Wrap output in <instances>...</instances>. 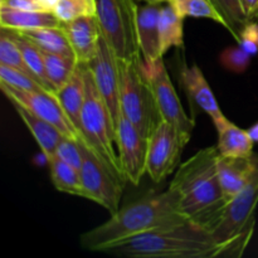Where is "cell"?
<instances>
[{
    "mask_svg": "<svg viewBox=\"0 0 258 258\" xmlns=\"http://www.w3.org/2000/svg\"><path fill=\"white\" fill-rule=\"evenodd\" d=\"M189 222L181 212L179 199L170 188L159 194L141 197L121 207L105 223L81 234V247L100 252L115 242Z\"/></svg>",
    "mask_w": 258,
    "mask_h": 258,
    "instance_id": "obj_1",
    "label": "cell"
},
{
    "mask_svg": "<svg viewBox=\"0 0 258 258\" xmlns=\"http://www.w3.org/2000/svg\"><path fill=\"white\" fill-rule=\"evenodd\" d=\"M218 156L217 146L202 149L179 166L169 185L188 221L207 231L226 204L217 169Z\"/></svg>",
    "mask_w": 258,
    "mask_h": 258,
    "instance_id": "obj_2",
    "label": "cell"
},
{
    "mask_svg": "<svg viewBox=\"0 0 258 258\" xmlns=\"http://www.w3.org/2000/svg\"><path fill=\"white\" fill-rule=\"evenodd\" d=\"M100 252L128 258H216L224 256L208 231L191 222L138 234Z\"/></svg>",
    "mask_w": 258,
    "mask_h": 258,
    "instance_id": "obj_3",
    "label": "cell"
},
{
    "mask_svg": "<svg viewBox=\"0 0 258 258\" xmlns=\"http://www.w3.org/2000/svg\"><path fill=\"white\" fill-rule=\"evenodd\" d=\"M258 204V168L249 183L227 202L208 228L214 241L224 248L223 257H239L248 246L254 231Z\"/></svg>",
    "mask_w": 258,
    "mask_h": 258,
    "instance_id": "obj_4",
    "label": "cell"
},
{
    "mask_svg": "<svg viewBox=\"0 0 258 258\" xmlns=\"http://www.w3.org/2000/svg\"><path fill=\"white\" fill-rule=\"evenodd\" d=\"M85 64L86 97L81 113L82 135L88 149L93 151L107 168L125 183L120 159L116 153V131L105 100L101 96L87 63Z\"/></svg>",
    "mask_w": 258,
    "mask_h": 258,
    "instance_id": "obj_5",
    "label": "cell"
},
{
    "mask_svg": "<svg viewBox=\"0 0 258 258\" xmlns=\"http://www.w3.org/2000/svg\"><path fill=\"white\" fill-rule=\"evenodd\" d=\"M117 67L122 115L148 139L163 118L144 71L143 57L117 59Z\"/></svg>",
    "mask_w": 258,
    "mask_h": 258,
    "instance_id": "obj_6",
    "label": "cell"
},
{
    "mask_svg": "<svg viewBox=\"0 0 258 258\" xmlns=\"http://www.w3.org/2000/svg\"><path fill=\"white\" fill-rule=\"evenodd\" d=\"M101 34L117 59L141 55L138 35V0H95Z\"/></svg>",
    "mask_w": 258,
    "mask_h": 258,
    "instance_id": "obj_7",
    "label": "cell"
},
{
    "mask_svg": "<svg viewBox=\"0 0 258 258\" xmlns=\"http://www.w3.org/2000/svg\"><path fill=\"white\" fill-rule=\"evenodd\" d=\"M144 71L153 90L161 118L175 126L183 140L188 144L191 139L196 122L194 118L189 117L184 111L163 58H159L151 63H144Z\"/></svg>",
    "mask_w": 258,
    "mask_h": 258,
    "instance_id": "obj_8",
    "label": "cell"
},
{
    "mask_svg": "<svg viewBox=\"0 0 258 258\" xmlns=\"http://www.w3.org/2000/svg\"><path fill=\"white\" fill-rule=\"evenodd\" d=\"M82 165L80 175L88 201L100 204L110 214L120 209L123 181L118 179L91 149L81 144Z\"/></svg>",
    "mask_w": 258,
    "mask_h": 258,
    "instance_id": "obj_9",
    "label": "cell"
},
{
    "mask_svg": "<svg viewBox=\"0 0 258 258\" xmlns=\"http://www.w3.org/2000/svg\"><path fill=\"white\" fill-rule=\"evenodd\" d=\"M185 141L175 126L161 120L148 138L146 173L154 183H161L178 166Z\"/></svg>",
    "mask_w": 258,
    "mask_h": 258,
    "instance_id": "obj_10",
    "label": "cell"
},
{
    "mask_svg": "<svg viewBox=\"0 0 258 258\" xmlns=\"http://www.w3.org/2000/svg\"><path fill=\"white\" fill-rule=\"evenodd\" d=\"M0 88L9 101L20 103L23 107L34 113L35 116L55 126L64 136L83 144L82 138L72 121L68 118L55 93L48 92V91L17 90L2 82H0Z\"/></svg>",
    "mask_w": 258,
    "mask_h": 258,
    "instance_id": "obj_11",
    "label": "cell"
},
{
    "mask_svg": "<svg viewBox=\"0 0 258 258\" xmlns=\"http://www.w3.org/2000/svg\"><path fill=\"white\" fill-rule=\"evenodd\" d=\"M87 64L95 78L96 86L107 105L116 131L121 116H122L117 58L102 35H101L97 53Z\"/></svg>",
    "mask_w": 258,
    "mask_h": 258,
    "instance_id": "obj_12",
    "label": "cell"
},
{
    "mask_svg": "<svg viewBox=\"0 0 258 258\" xmlns=\"http://www.w3.org/2000/svg\"><path fill=\"white\" fill-rule=\"evenodd\" d=\"M116 148L123 178L134 185H139L146 174L148 139L123 115L116 128Z\"/></svg>",
    "mask_w": 258,
    "mask_h": 258,
    "instance_id": "obj_13",
    "label": "cell"
},
{
    "mask_svg": "<svg viewBox=\"0 0 258 258\" xmlns=\"http://www.w3.org/2000/svg\"><path fill=\"white\" fill-rule=\"evenodd\" d=\"M179 82L188 97L190 107L194 110L193 117L196 118L197 111H203L213 121L217 131L221 130L227 122L228 118L224 116L216 100L211 86L207 82L203 72L197 64L186 66L184 64L180 70Z\"/></svg>",
    "mask_w": 258,
    "mask_h": 258,
    "instance_id": "obj_14",
    "label": "cell"
},
{
    "mask_svg": "<svg viewBox=\"0 0 258 258\" xmlns=\"http://www.w3.org/2000/svg\"><path fill=\"white\" fill-rule=\"evenodd\" d=\"M257 168L258 155L254 153L241 158L218 156L217 169L226 203L236 197L249 183Z\"/></svg>",
    "mask_w": 258,
    "mask_h": 258,
    "instance_id": "obj_15",
    "label": "cell"
},
{
    "mask_svg": "<svg viewBox=\"0 0 258 258\" xmlns=\"http://www.w3.org/2000/svg\"><path fill=\"white\" fill-rule=\"evenodd\" d=\"M73 53L80 63H88L96 55L101 39L100 24L96 15L62 23Z\"/></svg>",
    "mask_w": 258,
    "mask_h": 258,
    "instance_id": "obj_16",
    "label": "cell"
},
{
    "mask_svg": "<svg viewBox=\"0 0 258 258\" xmlns=\"http://www.w3.org/2000/svg\"><path fill=\"white\" fill-rule=\"evenodd\" d=\"M160 9L161 7H159V4L151 3H146L143 7H139L138 35L144 63H151L159 58H163L159 33Z\"/></svg>",
    "mask_w": 258,
    "mask_h": 258,
    "instance_id": "obj_17",
    "label": "cell"
},
{
    "mask_svg": "<svg viewBox=\"0 0 258 258\" xmlns=\"http://www.w3.org/2000/svg\"><path fill=\"white\" fill-rule=\"evenodd\" d=\"M60 106L67 113L68 118L72 121L75 127L81 135L83 145L87 146L85 138L82 135V126H81V113H82L83 103L86 97V83H85V64L78 62L75 72L71 76L68 82L60 90L55 92ZM88 148V146H87Z\"/></svg>",
    "mask_w": 258,
    "mask_h": 258,
    "instance_id": "obj_18",
    "label": "cell"
},
{
    "mask_svg": "<svg viewBox=\"0 0 258 258\" xmlns=\"http://www.w3.org/2000/svg\"><path fill=\"white\" fill-rule=\"evenodd\" d=\"M10 103L14 106L15 111H17V113L19 115V117L22 118L24 125L27 126V128L30 131V134L33 135L34 140L37 141L38 146H39L40 150H42L45 160L53 158V156L55 155V150H57L58 144H59L63 139L67 138V136L63 135V134L60 133L55 126H53L52 123H49L48 121L43 120V118L38 117L34 113L28 111L27 108L23 107L20 103L14 102V101H10Z\"/></svg>",
    "mask_w": 258,
    "mask_h": 258,
    "instance_id": "obj_19",
    "label": "cell"
},
{
    "mask_svg": "<svg viewBox=\"0 0 258 258\" xmlns=\"http://www.w3.org/2000/svg\"><path fill=\"white\" fill-rule=\"evenodd\" d=\"M0 25L10 30H32L38 28L60 27L62 23L52 12H25L0 7Z\"/></svg>",
    "mask_w": 258,
    "mask_h": 258,
    "instance_id": "obj_20",
    "label": "cell"
},
{
    "mask_svg": "<svg viewBox=\"0 0 258 258\" xmlns=\"http://www.w3.org/2000/svg\"><path fill=\"white\" fill-rule=\"evenodd\" d=\"M218 133V149L219 155L241 158L253 154V144L248 131L242 130L233 122L228 121Z\"/></svg>",
    "mask_w": 258,
    "mask_h": 258,
    "instance_id": "obj_21",
    "label": "cell"
},
{
    "mask_svg": "<svg viewBox=\"0 0 258 258\" xmlns=\"http://www.w3.org/2000/svg\"><path fill=\"white\" fill-rule=\"evenodd\" d=\"M15 32H18V30H15ZM18 33L29 39L33 44L37 45L43 52L75 55L62 25L60 27H47L32 30H23V32Z\"/></svg>",
    "mask_w": 258,
    "mask_h": 258,
    "instance_id": "obj_22",
    "label": "cell"
},
{
    "mask_svg": "<svg viewBox=\"0 0 258 258\" xmlns=\"http://www.w3.org/2000/svg\"><path fill=\"white\" fill-rule=\"evenodd\" d=\"M47 164L49 166L50 180L58 191L87 199L82 179H81L80 171L77 169L64 163L57 156L48 159Z\"/></svg>",
    "mask_w": 258,
    "mask_h": 258,
    "instance_id": "obj_23",
    "label": "cell"
},
{
    "mask_svg": "<svg viewBox=\"0 0 258 258\" xmlns=\"http://www.w3.org/2000/svg\"><path fill=\"white\" fill-rule=\"evenodd\" d=\"M183 20L170 4L161 7L159 15L161 55L165 54L170 48H181L184 45Z\"/></svg>",
    "mask_w": 258,
    "mask_h": 258,
    "instance_id": "obj_24",
    "label": "cell"
},
{
    "mask_svg": "<svg viewBox=\"0 0 258 258\" xmlns=\"http://www.w3.org/2000/svg\"><path fill=\"white\" fill-rule=\"evenodd\" d=\"M43 52V50H42ZM45 66V75L50 87L54 92L63 87L75 72L78 60L75 55L57 54L43 52Z\"/></svg>",
    "mask_w": 258,
    "mask_h": 258,
    "instance_id": "obj_25",
    "label": "cell"
},
{
    "mask_svg": "<svg viewBox=\"0 0 258 258\" xmlns=\"http://www.w3.org/2000/svg\"><path fill=\"white\" fill-rule=\"evenodd\" d=\"M9 32L10 37L14 39V42L17 43L18 47H19L20 52H22L23 58H24L25 63H27L28 68L30 70V72L33 73V76L35 77V80L40 83V85L44 86V88L49 92L55 93L53 91V88L50 87L49 82L47 80V75H45V66H44V57H43V52L37 47L35 44H33L29 39H27L25 37H23L22 34H19L15 30H10Z\"/></svg>",
    "mask_w": 258,
    "mask_h": 258,
    "instance_id": "obj_26",
    "label": "cell"
},
{
    "mask_svg": "<svg viewBox=\"0 0 258 258\" xmlns=\"http://www.w3.org/2000/svg\"><path fill=\"white\" fill-rule=\"evenodd\" d=\"M223 19V27L238 43L244 25L249 22L243 10L242 0H211Z\"/></svg>",
    "mask_w": 258,
    "mask_h": 258,
    "instance_id": "obj_27",
    "label": "cell"
},
{
    "mask_svg": "<svg viewBox=\"0 0 258 258\" xmlns=\"http://www.w3.org/2000/svg\"><path fill=\"white\" fill-rule=\"evenodd\" d=\"M169 4L183 19L203 18V19H211L223 25V19L211 0H173Z\"/></svg>",
    "mask_w": 258,
    "mask_h": 258,
    "instance_id": "obj_28",
    "label": "cell"
},
{
    "mask_svg": "<svg viewBox=\"0 0 258 258\" xmlns=\"http://www.w3.org/2000/svg\"><path fill=\"white\" fill-rule=\"evenodd\" d=\"M53 14L59 19L60 23L72 22L83 17L96 15L95 0H57Z\"/></svg>",
    "mask_w": 258,
    "mask_h": 258,
    "instance_id": "obj_29",
    "label": "cell"
},
{
    "mask_svg": "<svg viewBox=\"0 0 258 258\" xmlns=\"http://www.w3.org/2000/svg\"><path fill=\"white\" fill-rule=\"evenodd\" d=\"M0 64H5L8 67H13L25 75L30 76L35 80L33 73L28 68L22 52L17 43L10 37L9 32L5 28H2V34H0Z\"/></svg>",
    "mask_w": 258,
    "mask_h": 258,
    "instance_id": "obj_30",
    "label": "cell"
},
{
    "mask_svg": "<svg viewBox=\"0 0 258 258\" xmlns=\"http://www.w3.org/2000/svg\"><path fill=\"white\" fill-rule=\"evenodd\" d=\"M0 82L5 83L13 88H17V90L47 91L44 86L40 85L37 80L5 64H0Z\"/></svg>",
    "mask_w": 258,
    "mask_h": 258,
    "instance_id": "obj_31",
    "label": "cell"
},
{
    "mask_svg": "<svg viewBox=\"0 0 258 258\" xmlns=\"http://www.w3.org/2000/svg\"><path fill=\"white\" fill-rule=\"evenodd\" d=\"M251 57L241 45H232L221 53L219 62L222 67L233 73H243L248 68Z\"/></svg>",
    "mask_w": 258,
    "mask_h": 258,
    "instance_id": "obj_32",
    "label": "cell"
},
{
    "mask_svg": "<svg viewBox=\"0 0 258 258\" xmlns=\"http://www.w3.org/2000/svg\"><path fill=\"white\" fill-rule=\"evenodd\" d=\"M63 160L64 163L70 164L73 168L80 171L82 165V151H81V143L73 139L64 138L57 146L55 155Z\"/></svg>",
    "mask_w": 258,
    "mask_h": 258,
    "instance_id": "obj_33",
    "label": "cell"
},
{
    "mask_svg": "<svg viewBox=\"0 0 258 258\" xmlns=\"http://www.w3.org/2000/svg\"><path fill=\"white\" fill-rule=\"evenodd\" d=\"M238 44L249 55L258 54V23L256 20H249L244 25L241 37H239Z\"/></svg>",
    "mask_w": 258,
    "mask_h": 258,
    "instance_id": "obj_34",
    "label": "cell"
},
{
    "mask_svg": "<svg viewBox=\"0 0 258 258\" xmlns=\"http://www.w3.org/2000/svg\"><path fill=\"white\" fill-rule=\"evenodd\" d=\"M0 7L25 12H50L49 8L40 0H0Z\"/></svg>",
    "mask_w": 258,
    "mask_h": 258,
    "instance_id": "obj_35",
    "label": "cell"
},
{
    "mask_svg": "<svg viewBox=\"0 0 258 258\" xmlns=\"http://www.w3.org/2000/svg\"><path fill=\"white\" fill-rule=\"evenodd\" d=\"M242 5L248 20L258 19V0H242Z\"/></svg>",
    "mask_w": 258,
    "mask_h": 258,
    "instance_id": "obj_36",
    "label": "cell"
},
{
    "mask_svg": "<svg viewBox=\"0 0 258 258\" xmlns=\"http://www.w3.org/2000/svg\"><path fill=\"white\" fill-rule=\"evenodd\" d=\"M247 131H248L252 140H253L254 143H258V122L254 123V125H252Z\"/></svg>",
    "mask_w": 258,
    "mask_h": 258,
    "instance_id": "obj_37",
    "label": "cell"
},
{
    "mask_svg": "<svg viewBox=\"0 0 258 258\" xmlns=\"http://www.w3.org/2000/svg\"><path fill=\"white\" fill-rule=\"evenodd\" d=\"M40 2H42L44 5H47V7L50 9V12L53 13V8H54L57 0H40Z\"/></svg>",
    "mask_w": 258,
    "mask_h": 258,
    "instance_id": "obj_38",
    "label": "cell"
},
{
    "mask_svg": "<svg viewBox=\"0 0 258 258\" xmlns=\"http://www.w3.org/2000/svg\"><path fill=\"white\" fill-rule=\"evenodd\" d=\"M145 3H151V4H161V3H170L173 0H141Z\"/></svg>",
    "mask_w": 258,
    "mask_h": 258,
    "instance_id": "obj_39",
    "label": "cell"
}]
</instances>
